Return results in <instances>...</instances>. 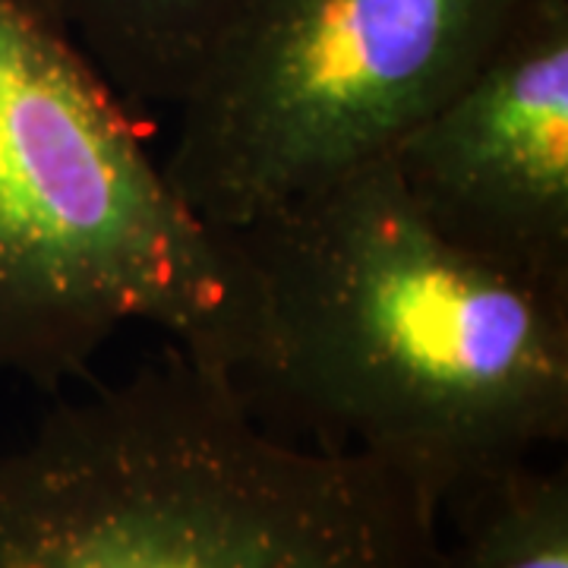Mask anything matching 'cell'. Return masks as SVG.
<instances>
[{"mask_svg":"<svg viewBox=\"0 0 568 568\" xmlns=\"http://www.w3.org/2000/svg\"><path fill=\"white\" fill-rule=\"evenodd\" d=\"M260 332L224 379L272 433L443 508L568 439V304L462 253L388 159L227 227Z\"/></svg>","mask_w":568,"mask_h":568,"instance_id":"obj_1","label":"cell"},{"mask_svg":"<svg viewBox=\"0 0 568 568\" xmlns=\"http://www.w3.org/2000/svg\"><path fill=\"white\" fill-rule=\"evenodd\" d=\"M0 568H446L443 511L168 347L0 455Z\"/></svg>","mask_w":568,"mask_h":568,"instance_id":"obj_2","label":"cell"},{"mask_svg":"<svg viewBox=\"0 0 568 568\" xmlns=\"http://www.w3.org/2000/svg\"><path fill=\"white\" fill-rule=\"evenodd\" d=\"M126 325L231 373L260 332L256 278L58 10L0 0V369L58 386Z\"/></svg>","mask_w":568,"mask_h":568,"instance_id":"obj_3","label":"cell"},{"mask_svg":"<svg viewBox=\"0 0 568 568\" xmlns=\"http://www.w3.org/2000/svg\"><path fill=\"white\" fill-rule=\"evenodd\" d=\"M544 0H253L174 111L162 162L212 227H237L383 159Z\"/></svg>","mask_w":568,"mask_h":568,"instance_id":"obj_4","label":"cell"},{"mask_svg":"<svg viewBox=\"0 0 568 568\" xmlns=\"http://www.w3.org/2000/svg\"><path fill=\"white\" fill-rule=\"evenodd\" d=\"M386 159L439 237L568 304V0H544Z\"/></svg>","mask_w":568,"mask_h":568,"instance_id":"obj_5","label":"cell"},{"mask_svg":"<svg viewBox=\"0 0 568 568\" xmlns=\"http://www.w3.org/2000/svg\"><path fill=\"white\" fill-rule=\"evenodd\" d=\"M126 104L178 111L253 0H48Z\"/></svg>","mask_w":568,"mask_h":568,"instance_id":"obj_6","label":"cell"},{"mask_svg":"<svg viewBox=\"0 0 568 568\" xmlns=\"http://www.w3.org/2000/svg\"><path fill=\"white\" fill-rule=\"evenodd\" d=\"M446 568H568V467H508L443 508Z\"/></svg>","mask_w":568,"mask_h":568,"instance_id":"obj_7","label":"cell"}]
</instances>
